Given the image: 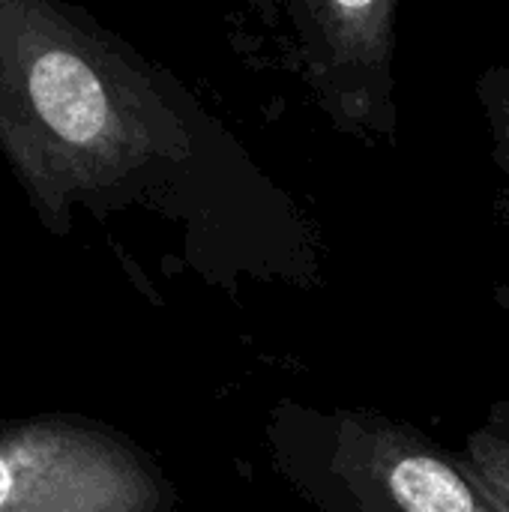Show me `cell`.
Listing matches in <instances>:
<instances>
[{"mask_svg": "<svg viewBox=\"0 0 509 512\" xmlns=\"http://www.w3.org/2000/svg\"><path fill=\"white\" fill-rule=\"evenodd\" d=\"M0 156L39 222L141 207L189 240L294 237L291 201L162 63L72 0H0Z\"/></svg>", "mask_w": 509, "mask_h": 512, "instance_id": "1", "label": "cell"}, {"mask_svg": "<svg viewBox=\"0 0 509 512\" xmlns=\"http://www.w3.org/2000/svg\"><path fill=\"white\" fill-rule=\"evenodd\" d=\"M279 462L321 512H498L462 456L372 411H291Z\"/></svg>", "mask_w": 509, "mask_h": 512, "instance_id": "2", "label": "cell"}, {"mask_svg": "<svg viewBox=\"0 0 509 512\" xmlns=\"http://www.w3.org/2000/svg\"><path fill=\"white\" fill-rule=\"evenodd\" d=\"M294 72L324 120L363 144H396L399 0H276Z\"/></svg>", "mask_w": 509, "mask_h": 512, "instance_id": "3", "label": "cell"}, {"mask_svg": "<svg viewBox=\"0 0 509 512\" xmlns=\"http://www.w3.org/2000/svg\"><path fill=\"white\" fill-rule=\"evenodd\" d=\"M174 492L126 438L75 420L0 435V512H162Z\"/></svg>", "mask_w": 509, "mask_h": 512, "instance_id": "4", "label": "cell"}, {"mask_svg": "<svg viewBox=\"0 0 509 512\" xmlns=\"http://www.w3.org/2000/svg\"><path fill=\"white\" fill-rule=\"evenodd\" d=\"M498 512H509V408L495 402L483 426H477L462 450H456Z\"/></svg>", "mask_w": 509, "mask_h": 512, "instance_id": "5", "label": "cell"}, {"mask_svg": "<svg viewBox=\"0 0 509 512\" xmlns=\"http://www.w3.org/2000/svg\"><path fill=\"white\" fill-rule=\"evenodd\" d=\"M477 96L489 120L492 132V159L501 168L509 183V69L492 66L477 81ZM504 207L509 210V192L504 195Z\"/></svg>", "mask_w": 509, "mask_h": 512, "instance_id": "6", "label": "cell"}, {"mask_svg": "<svg viewBox=\"0 0 509 512\" xmlns=\"http://www.w3.org/2000/svg\"><path fill=\"white\" fill-rule=\"evenodd\" d=\"M504 402H507V408H509V399H504Z\"/></svg>", "mask_w": 509, "mask_h": 512, "instance_id": "7", "label": "cell"}]
</instances>
